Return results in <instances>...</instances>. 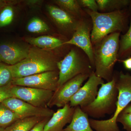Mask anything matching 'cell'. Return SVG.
Wrapping results in <instances>:
<instances>
[{"label": "cell", "instance_id": "cell-25", "mask_svg": "<svg viewBox=\"0 0 131 131\" xmlns=\"http://www.w3.org/2000/svg\"><path fill=\"white\" fill-rule=\"evenodd\" d=\"M13 79L8 65L0 62V88L11 83Z\"/></svg>", "mask_w": 131, "mask_h": 131}, {"label": "cell", "instance_id": "cell-32", "mask_svg": "<svg viewBox=\"0 0 131 131\" xmlns=\"http://www.w3.org/2000/svg\"><path fill=\"white\" fill-rule=\"evenodd\" d=\"M0 131H5V128H1V127H0Z\"/></svg>", "mask_w": 131, "mask_h": 131}, {"label": "cell", "instance_id": "cell-7", "mask_svg": "<svg viewBox=\"0 0 131 131\" xmlns=\"http://www.w3.org/2000/svg\"><path fill=\"white\" fill-rule=\"evenodd\" d=\"M58 79L59 71H54L14 79L12 83L13 86L30 87L55 92L58 89Z\"/></svg>", "mask_w": 131, "mask_h": 131}, {"label": "cell", "instance_id": "cell-33", "mask_svg": "<svg viewBox=\"0 0 131 131\" xmlns=\"http://www.w3.org/2000/svg\"><path fill=\"white\" fill-rule=\"evenodd\" d=\"M129 7H130V10L131 12V1H130V4H129Z\"/></svg>", "mask_w": 131, "mask_h": 131}, {"label": "cell", "instance_id": "cell-23", "mask_svg": "<svg viewBox=\"0 0 131 131\" xmlns=\"http://www.w3.org/2000/svg\"><path fill=\"white\" fill-rule=\"evenodd\" d=\"M27 29L30 32L40 33L48 31L49 27L48 25L41 19L37 17H34L28 22Z\"/></svg>", "mask_w": 131, "mask_h": 131}, {"label": "cell", "instance_id": "cell-9", "mask_svg": "<svg viewBox=\"0 0 131 131\" xmlns=\"http://www.w3.org/2000/svg\"><path fill=\"white\" fill-rule=\"evenodd\" d=\"M90 75L81 74L66 82L54 92L48 103V107H52L54 106L62 107L68 104L71 98L80 89L83 82L89 78Z\"/></svg>", "mask_w": 131, "mask_h": 131}, {"label": "cell", "instance_id": "cell-3", "mask_svg": "<svg viewBox=\"0 0 131 131\" xmlns=\"http://www.w3.org/2000/svg\"><path fill=\"white\" fill-rule=\"evenodd\" d=\"M58 62L49 50L33 46L30 48L26 58L16 64L8 66L14 79H17L39 73L58 71Z\"/></svg>", "mask_w": 131, "mask_h": 131}, {"label": "cell", "instance_id": "cell-16", "mask_svg": "<svg viewBox=\"0 0 131 131\" xmlns=\"http://www.w3.org/2000/svg\"><path fill=\"white\" fill-rule=\"evenodd\" d=\"M63 131H93L90 124L88 115L79 106L75 108L73 118L69 125Z\"/></svg>", "mask_w": 131, "mask_h": 131}, {"label": "cell", "instance_id": "cell-21", "mask_svg": "<svg viewBox=\"0 0 131 131\" xmlns=\"http://www.w3.org/2000/svg\"><path fill=\"white\" fill-rule=\"evenodd\" d=\"M54 2L61 9L68 12L72 16L82 17L83 13L81 7L78 1L76 0H56Z\"/></svg>", "mask_w": 131, "mask_h": 131}, {"label": "cell", "instance_id": "cell-4", "mask_svg": "<svg viewBox=\"0 0 131 131\" xmlns=\"http://www.w3.org/2000/svg\"><path fill=\"white\" fill-rule=\"evenodd\" d=\"M116 87L118 95L113 116L104 120L89 119L90 126L95 131H120L117 125V119L131 102V74L121 71L117 77Z\"/></svg>", "mask_w": 131, "mask_h": 131}, {"label": "cell", "instance_id": "cell-27", "mask_svg": "<svg viewBox=\"0 0 131 131\" xmlns=\"http://www.w3.org/2000/svg\"><path fill=\"white\" fill-rule=\"evenodd\" d=\"M78 2L81 7L86 8V9L92 12H98V6L95 0H79Z\"/></svg>", "mask_w": 131, "mask_h": 131}, {"label": "cell", "instance_id": "cell-26", "mask_svg": "<svg viewBox=\"0 0 131 131\" xmlns=\"http://www.w3.org/2000/svg\"><path fill=\"white\" fill-rule=\"evenodd\" d=\"M117 122L121 123L126 131H131V113H121L117 117Z\"/></svg>", "mask_w": 131, "mask_h": 131}, {"label": "cell", "instance_id": "cell-8", "mask_svg": "<svg viewBox=\"0 0 131 131\" xmlns=\"http://www.w3.org/2000/svg\"><path fill=\"white\" fill-rule=\"evenodd\" d=\"M11 91L13 97L42 108L48 107V103L54 93L50 90L13 85Z\"/></svg>", "mask_w": 131, "mask_h": 131}, {"label": "cell", "instance_id": "cell-5", "mask_svg": "<svg viewBox=\"0 0 131 131\" xmlns=\"http://www.w3.org/2000/svg\"><path fill=\"white\" fill-rule=\"evenodd\" d=\"M117 77L107 83H102L98 90L97 96L92 103L81 107L88 115L94 118L104 117L106 114L114 113L118 95L116 87Z\"/></svg>", "mask_w": 131, "mask_h": 131}, {"label": "cell", "instance_id": "cell-15", "mask_svg": "<svg viewBox=\"0 0 131 131\" xmlns=\"http://www.w3.org/2000/svg\"><path fill=\"white\" fill-rule=\"evenodd\" d=\"M47 9L52 18L59 26L74 32L80 20L77 21L74 16L58 7L48 5Z\"/></svg>", "mask_w": 131, "mask_h": 131}, {"label": "cell", "instance_id": "cell-28", "mask_svg": "<svg viewBox=\"0 0 131 131\" xmlns=\"http://www.w3.org/2000/svg\"><path fill=\"white\" fill-rule=\"evenodd\" d=\"M13 86L11 83L6 86L0 88V103L8 98L13 97L11 91Z\"/></svg>", "mask_w": 131, "mask_h": 131}, {"label": "cell", "instance_id": "cell-24", "mask_svg": "<svg viewBox=\"0 0 131 131\" xmlns=\"http://www.w3.org/2000/svg\"><path fill=\"white\" fill-rule=\"evenodd\" d=\"M14 16V10L12 6H6L3 8L0 12V28L10 25Z\"/></svg>", "mask_w": 131, "mask_h": 131}, {"label": "cell", "instance_id": "cell-22", "mask_svg": "<svg viewBox=\"0 0 131 131\" xmlns=\"http://www.w3.org/2000/svg\"><path fill=\"white\" fill-rule=\"evenodd\" d=\"M19 118L2 102L0 103V127L5 129Z\"/></svg>", "mask_w": 131, "mask_h": 131}, {"label": "cell", "instance_id": "cell-13", "mask_svg": "<svg viewBox=\"0 0 131 131\" xmlns=\"http://www.w3.org/2000/svg\"><path fill=\"white\" fill-rule=\"evenodd\" d=\"M30 48L12 43L0 45V62L14 65L27 57Z\"/></svg>", "mask_w": 131, "mask_h": 131}, {"label": "cell", "instance_id": "cell-2", "mask_svg": "<svg viewBox=\"0 0 131 131\" xmlns=\"http://www.w3.org/2000/svg\"><path fill=\"white\" fill-rule=\"evenodd\" d=\"M86 11L92 20L91 40L93 45L111 34L124 32L128 29L129 13L126 10L121 9L102 13L88 9H86Z\"/></svg>", "mask_w": 131, "mask_h": 131}, {"label": "cell", "instance_id": "cell-20", "mask_svg": "<svg viewBox=\"0 0 131 131\" xmlns=\"http://www.w3.org/2000/svg\"><path fill=\"white\" fill-rule=\"evenodd\" d=\"M98 10L108 13L123 9L130 4L129 0H96Z\"/></svg>", "mask_w": 131, "mask_h": 131}, {"label": "cell", "instance_id": "cell-14", "mask_svg": "<svg viewBox=\"0 0 131 131\" xmlns=\"http://www.w3.org/2000/svg\"><path fill=\"white\" fill-rule=\"evenodd\" d=\"M75 108L67 104L58 109L46 124L44 131H63L66 125L71 122Z\"/></svg>", "mask_w": 131, "mask_h": 131}, {"label": "cell", "instance_id": "cell-31", "mask_svg": "<svg viewBox=\"0 0 131 131\" xmlns=\"http://www.w3.org/2000/svg\"><path fill=\"white\" fill-rule=\"evenodd\" d=\"M124 113H131V104L128 105L122 112ZM121 112V113H122Z\"/></svg>", "mask_w": 131, "mask_h": 131}, {"label": "cell", "instance_id": "cell-30", "mask_svg": "<svg viewBox=\"0 0 131 131\" xmlns=\"http://www.w3.org/2000/svg\"><path fill=\"white\" fill-rule=\"evenodd\" d=\"M124 67L126 69L131 70V57L121 61Z\"/></svg>", "mask_w": 131, "mask_h": 131}, {"label": "cell", "instance_id": "cell-17", "mask_svg": "<svg viewBox=\"0 0 131 131\" xmlns=\"http://www.w3.org/2000/svg\"><path fill=\"white\" fill-rule=\"evenodd\" d=\"M26 41L34 47L46 50L58 48L63 45L64 42L59 39L48 35L27 38Z\"/></svg>", "mask_w": 131, "mask_h": 131}, {"label": "cell", "instance_id": "cell-1", "mask_svg": "<svg viewBox=\"0 0 131 131\" xmlns=\"http://www.w3.org/2000/svg\"><path fill=\"white\" fill-rule=\"evenodd\" d=\"M120 32L111 34L93 47L94 73L108 82L113 77L114 68L118 61Z\"/></svg>", "mask_w": 131, "mask_h": 131}, {"label": "cell", "instance_id": "cell-29", "mask_svg": "<svg viewBox=\"0 0 131 131\" xmlns=\"http://www.w3.org/2000/svg\"><path fill=\"white\" fill-rule=\"evenodd\" d=\"M50 118H45L39 122L29 131H44L46 124Z\"/></svg>", "mask_w": 131, "mask_h": 131}, {"label": "cell", "instance_id": "cell-6", "mask_svg": "<svg viewBox=\"0 0 131 131\" xmlns=\"http://www.w3.org/2000/svg\"><path fill=\"white\" fill-rule=\"evenodd\" d=\"M57 66L59 71L58 89L78 75H90L93 72L89 58L74 49L71 50L63 59L57 62Z\"/></svg>", "mask_w": 131, "mask_h": 131}, {"label": "cell", "instance_id": "cell-12", "mask_svg": "<svg viewBox=\"0 0 131 131\" xmlns=\"http://www.w3.org/2000/svg\"><path fill=\"white\" fill-rule=\"evenodd\" d=\"M90 27L83 19L79 20L72 38L64 42V45L75 46L83 51L89 59L92 68H94L93 45L91 40Z\"/></svg>", "mask_w": 131, "mask_h": 131}, {"label": "cell", "instance_id": "cell-18", "mask_svg": "<svg viewBox=\"0 0 131 131\" xmlns=\"http://www.w3.org/2000/svg\"><path fill=\"white\" fill-rule=\"evenodd\" d=\"M45 118L32 117L19 118L5 129V131H29Z\"/></svg>", "mask_w": 131, "mask_h": 131}, {"label": "cell", "instance_id": "cell-10", "mask_svg": "<svg viewBox=\"0 0 131 131\" xmlns=\"http://www.w3.org/2000/svg\"><path fill=\"white\" fill-rule=\"evenodd\" d=\"M104 83L103 79L98 77L93 71L88 81L73 95L70 101V105L73 107L85 106L93 102L96 98L99 85Z\"/></svg>", "mask_w": 131, "mask_h": 131}, {"label": "cell", "instance_id": "cell-11", "mask_svg": "<svg viewBox=\"0 0 131 131\" xmlns=\"http://www.w3.org/2000/svg\"><path fill=\"white\" fill-rule=\"evenodd\" d=\"M2 103L14 112L20 118L32 117L50 118L54 113L49 107H38L13 97L8 98Z\"/></svg>", "mask_w": 131, "mask_h": 131}, {"label": "cell", "instance_id": "cell-19", "mask_svg": "<svg viewBox=\"0 0 131 131\" xmlns=\"http://www.w3.org/2000/svg\"><path fill=\"white\" fill-rule=\"evenodd\" d=\"M131 57V19L126 32L119 39L118 60L121 61Z\"/></svg>", "mask_w": 131, "mask_h": 131}]
</instances>
